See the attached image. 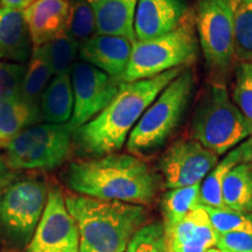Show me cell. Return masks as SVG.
<instances>
[{
  "mask_svg": "<svg viewBox=\"0 0 252 252\" xmlns=\"http://www.w3.org/2000/svg\"><path fill=\"white\" fill-rule=\"evenodd\" d=\"M15 180L14 171L7 165L4 158L0 157V191Z\"/></svg>",
  "mask_w": 252,
  "mask_h": 252,
  "instance_id": "d6a6232c",
  "label": "cell"
},
{
  "mask_svg": "<svg viewBox=\"0 0 252 252\" xmlns=\"http://www.w3.org/2000/svg\"><path fill=\"white\" fill-rule=\"evenodd\" d=\"M42 121L20 96L0 102V147H5L19 133Z\"/></svg>",
  "mask_w": 252,
  "mask_h": 252,
  "instance_id": "44dd1931",
  "label": "cell"
},
{
  "mask_svg": "<svg viewBox=\"0 0 252 252\" xmlns=\"http://www.w3.org/2000/svg\"><path fill=\"white\" fill-rule=\"evenodd\" d=\"M48 198L41 179L14 180L0 191V237L9 247L26 249L39 224Z\"/></svg>",
  "mask_w": 252,
  "mask_h": 252,
  "instance_id": "52a82bcc",
  "label": "cell"
},
{
  "mask_svg": "<svg viewBox=\"0 0 252 252\" xmlns=\"http://www.w3.org/2000/svg\"><path fill=\"white\" fill-rule=\"evenodd\" d=\"M219 162V156L196 140L173 144L159 161L165 186L169 189L200 185Z\"/></svg>",
  "mask_w": 252,
  "mask_h": 252,
  "instance_id": "7c38bea8",
  "label": "cell"
},
{
  "mask_svg": "<svg viewBox=\"0 0 252 252\" xmlns=\"http://www.w3.org/2000/svg\"><path fill=\"white\" fill-rule=\"evenodd\" d=\"M25 252H80V232L61 189L52 187L45 210Z\"/></svg>",
  "mask_w": 252,
  "mask_h": 252,
  "instance_id": "8fae6325",
  "label": "cell"
},
{
  "mask_svg": "<svg viewBox=\"0 0 252 252\" xmlns=\"http://www.w3.org/2000/svg\"><path fill=\"white\" fill-rule=\"evenodd\" d=\"M124 252H168L162 223H147L135 232Z\"/></svg>",
  "mask_w": 252,
  "mask_h": 252,
  "instance_id": "f546056e",
  "label": "cell"
},
{
  "mask_svg": "<svg viewBox=\"0 0 252 252\" xmlns=\"http://www.w3.org/2000/svg\"><path fill=\"white\" fill-rule=\"evenodd\" d=\"M197 56L195 25L188 13L184 21L165 35L133 43L131 59L122 82L147 80L179 67H187Z\"/></svg>",
  "mask_w": 252,
  "mask_h": 252,
  "instance_id": "8992f818",
  "label": "cell"
},
{
  "mask_svg": "<svg viewBox=\"0 0 252 252\" xmlns=\"http://www.w3.org/2000/svg\"><path fill=\"white\" fill-rule=\"evenodd\" d=\"M168 252H204L216 247L217 234L204 207L198 206L178 224L165 229Z\"/></svg>",
  "mask_w": 252,
  "mask_h": 252,
  "instance_id": "2e32d148",
  "label": "cell"
},
{
  "mask_svg": "<svg viewBox=\"0 0 252 252\" xmlns=\"http://www.w3.org/2000/svg\"><path fill=\"white\" fill-rule=\"evenodd\" d=\"M52 78V71L46 60L40 54L39 50L34 48L26 68V74H25L20 90V97L34 110L40 112L41 98Z\"/></svg>",
  "mask_w": 252,
  "mask_h": 252,
  "instance_id": "cb8c5ba5",
  "label": "cell"
},
{
  "mask_svg": "<svg viewBox=\"0 0 252 252\" xmlns=\"http://www.w3.org/2000/svg\"><path fill=\"white\" fill-rule=\"evenodd\" d=\"M216 248L223 252H252V231L217 234Z\"/></svg>",
  "mask_w": 252,
  "mask_h": 252,
  "instance_id": "1f68e13d",
  "label": "cell"
},
{
  "mask_svg": "<svg viewBox=\"0 0 252 252\" xmlns=\"http://www.w3.org/2000/svg\"><path fill=\"white\" fill-rule=\"evenodd\" d=\"M34 46L23 11L0 7V60L25 63Z\"/></svg>",
  "mask_w": 252,
  "mask_h": 252,
  "instance_id": "ac0fdd59",
  "label": "cell"
},
{
  "mask_svg": "<svg viewBox=\"0 0 252 252\" xmlns=\"http://www.w3.org/2000/svg\"><path fill=\"white\" fill-rule=\"evenodd\" d=\"M204 209L216 234L252 231V213L236 212L229 208L204 207Z\"/></svg>",
  "mask_w": 252,
  "mask_h": 252,
  "instance_id": "f1b7e54d",
  "label": "cell"
},
{
  "mask_svg": "<svg viewBox=\"0 0 252 252\" xmlns=\"http://www.w3.org/2000/svg\"><path fill=\"white\" fill-rule=\"evenodd\" d=\"M184 0H139L134 17L137 40H149L174 31L188 15Z\"/></svg>",
  "mask_w": 252,
  "mask_h": 252,
  "instance_id": "5bb4252c",
  "label": "cell"
},
{
  "mask_svg": "<svg viewBox=\"0 0 252 252\" xmlns=\"http://www.w3.org/2000/svg\"><path fill=\"white\" fill-rule=\"evenodd\" d=\"M64 176L68 187L83 196L140 206L152 202L159 186L151 167L132 154L111 153L74 161Z\"/></svg>",
  "mask_w": 252,
  "mask_h": 252,
  "instance_id": "7a4b0ae2",
  "label": "cell"
},
{
  "mask_svg": "<svg viewBox=\"0 0 252 252\" xmlns=\"http://www.w3.org/2000/svg\"><path fill=\"white\" fill-rule=\"evenodd\" d=\"M244 161H252V137L230 151L201 182L200 206L225 208L222 198L223 181L235 166Z\"/></svg>",
  "mask_w": 252,
  "mask_h": 252,
  "instance_id": "d6986e66",
  "label": "cell"
},
{
  "mask_svg": "<svg viewBox=\"0 0 252 252\" xmlns=\"http://www.w3.org/2000/svg\"><path fill=\"white\" fill-rule=\"evenodd\" d=\"M34 47L67 33L70 0H36L23 11Z\"/></svg>",
  "mask_w": 252,
  "mask_h": 252,
  "instance_id": "9a60e30c",
  "label": "cell"
},
{
  "mask_svg": "<svg viewBox=\"0 0 252 252\" xmlns=\"http://www.w3.org/2000/svg\"><path fill=\"white\" fill-rule=\"evenodd\" d=\"M195 27L208 68L217 77L229 74L235 60L234 27L226 0H197Z\"/></svg>",
  "mask_w": 252,
  "mask_h": 252,
  "instance_id": "9c48e42d",
  "label": "cell"
},
{
  "mask_svg": "<svg viewBox=\"0 0 252 252\" xmlns=\"http://www.w3.org/2000/svg\"><path fill=\"white\" fill-rule=\"evenodd\" d=\"M234 27L235 60L252 62V5L250 0H226Z\"/></svg>",
  "mask_w": 252,
  "mask_h": 252,
  "instance_id": "603a6c76",
  "label": "cell"
},
{
  "mask_svg": "<svg viewBox=\"0 0 252 252\" xmlns=\"http://www.w3.org/2000/svg\"><path fill=\"white\" fill-rule=\"evenodd\" d=\"M94 11L96 34L137 41L134 17L139 0H88Z\"/></svg>",
  "mask_w": 252,
  "mask_h": 252,
  "instance_id": "e0dca14e",
  "label": "cell"
},
{
  "mask_svg": "<svg viewBox=\"0 0 252 252\" xmlns=\"http://www.w3.org/2000/svg\"><path fill=\"white\" fill-rule=\"evenodd\" d=\"M225 208L252 213V161L238 163L226 174L222 185Z\"/></svg>",
  "mask_w": 252,
  "mask_h": 252,
  "instance_id": "7402d4cb",
  "label": "cell"
},
{
  "mask_svg": "<svg viewBox=\"0 0 252 252\" xmlns=\"http://www.w3.org/2000/svg\"><path fill=\"white\" fill-rule=\"evenodd\" d=\"M46 60L53 76L70 75L74 61L78 55L80 45L67 33L40 47H34Z\"/></svg>",
  "mask_w": 252,
  "mask_h": 252,
  "instance_id": "484cf974",
  "label": "cell"
},
{
  "mask_svg": "<svg viewBox=\"0 0 252 252\" xmlns=\"http://www.w3.org/2000/svg\"><path fill=\"white\" fill-rule=\"evenodd\" d=\"M70 74L74 110L68 124L75 131L99 115L117 96L124 82L83 61L75 63Z\"/></svg>",
  "mask_w": 252,
  "mask_h": 252,
  "instance_id": "30bf717a",
  "label": "cell"
},
{
  "mask_svg": "<svg viewBox=\"0 0 252 252\" xmlns=\"http://www.w3.org/2000/svg\"><path fill=\"white\" fill-rule=\"evenodd\" d=\"M36 0H0V5L2 7H7L12 9H18V11H24L31 4H33Z\"/></svg>",
  "mask_w": 252,
  "mask_h": 252,
  "instance_id": "836d02e7",
  "label": "cell"
},
{
  "mask_svg": "<svg viewBox=\"0 0 252 252\" xmlns=\"http://www.w3.org/2000/svg\"><path fill=\"white\" fill-rule=\"evenodd\" d=\"M74 130L68 124L30 126L4 147L5 160L13 171H49L70 156Z\"/></svg>",
  "mask_w": 252,
  "mask_h": 252,
  "instance_id": "ba28073f",
  "label": "cell"
},
{
  "mask_svg": "<svg viewBox=\"0 0 252 252\" xmlns=\"http://www.w3.org/2000/svg\"><path fill=\"white\" fill-rule=\"evenodd\" d=\"M133 43L123 36L94 34L80 46L78 56L81 61L122 81L130 62Z\"/></svg>",
  "mask_w": 252,
  "mask_h": 252,
  "instance_id": "4fadbf2b",
  "label": "cell"
},
{
  "mask_svg": "<svg viewBox=\"0 0 252 252\" xmlns=\"http://www.w3.org/2000/svg\"><path fill=\"white\" fill-rule=\"evenodd\" d=\"M26 68L25 63L0 62V102L20 96Z\"/></svg>",
  "mask_w": 252,
  "mask_h": 252,
  "instance_id": "4dcf8cb0",
  "label": "cell"
},
{
  "mask_svg": "<svg viewBox=\"0 0 252 252\" xmlns=\"http://www.w3.org/2000/svg\"><path fill=\"white\" fill-rule=\"evenodd\" d=\"M74 110L70 75L53 76L41 98V119L48 124H67Z\"/></svg>",
  "mask_w": 252,
  "mask_h": 252,
  "instance_id": "ffe728a7",
  "label": "cell"
},
{
  "mask_svg": "<svg viewBox=\"0 0 252 252\" xmlns=\"http://www.w3.org/2000/svg\"><path fill=\"white\" fill-rule=\"evenodd\" d=\"M191 133L194 140L219 157L252 137L243 115L229 97L225 87L220 83L208 87L200 98Z\"/></svg>",
  "mask_w": 252,
  "mask_h": 252,
  "instance_id": "5b68a950",
  "label": "cell"
},
{
  "mask_svg": "<svg viewBox=\"0 0 252 252\" xmlns=\"http://www.w3.org/2000/svg\"><path fill=\"white\" fill-rule=\"evenodd\" d=\"M250 2H251V5H252V0H250Z\"/></svg>",
  "mask_w": 252,
  "mask_h": 252,
  "instance_id": "d590c367",
  "label": "cell"
},
{
  "mask_svg": "<svg viewBox=\"0 0 252 252\" xmlns=\"http://www.w3.org/2000/svg\"><path fill=\"white\" fill-rule=\"evenodd\" d=\"M204 252H223V251H220L219 248L214 247V248H210V249H208V250H207V251H204Z\"/></svg>",
  "mask_w": 252,
  "mask_h": 252,
  "instance_id": "e575fe53",
  "label": "cell"
},
{
  "mask_svg": "<svg viewBox=\"0 0 252 252\" xmlns=\"http://www.w3.org/2000/svg\"><path fill=\"white\" fill-rule=\"evenodd\" d=\"M194 84V72L186 67L161 91L128 135L127 151L132 156L149 154L165 143L184 117Z\"/></svg>",
  "mask_w": 252,
  "mask_h": 252,
  "instance_id": "277c9868",
  "label": "cell"
},
{
  "mask_svg": "<svg viewBox=\"0 0 252 252\" xmlns=\"http://www.w3.org/2000/svg\"><path fill=\"white\" fill-rule=\"evenodd\" d=\"M185 68L171 69L147 80L124 82L117 96L99 115L74 131L77 149L94 158L118 152L147 108Z\"/></svg>",
  "mask_w": 252,
  "mask_h": 252,
  "instance_id": "6da1fadb",
  "label": "cell"
},
{
  "mask_svg": "<svg viewBox=\"0 0 252 252\" xmlns=\"http://www.w3.org/2000/svg\"><path fill=\"white\" fill-rule=\"evenodd\" d=\"M200 185L171 189L163 195L161 212L163 226L169 229L185 219L189 213L200 206Z\"/></svg>",
  "mask_w": 252,
  "mask_h": 252,
  "instance_id": "d4e9b609",
  "label": "cell"
},
{
  "mask_svg": "<svg viewBox=\"0 0 252 252\" xmlns=\"http://www.w3.org/2000/svg\"><path fill=\"white\" fill-rule=\"evenodd\" d=\"M96 33L94 11L88 0H70V19L67 34L82 45Z\"/></svg>",
  "mask_w": 252,
  "mask_h": 252,
  "instance_id": "4316f807",
  "label": "cell"
},
{
  "mask_svg": "<svg viewBox=\"0 0 252 252\" xmlns=\"http://www.w3.org/2000/svg\"><path fill=\"white\" fill-rule=\"evenodd\" d=\"M80 232V252H124L135 232L146 224L144 206L70 195L65 197Z\"/></svg>",
  "mask_w": 252,
  "mask_h": 252,
  "instance_id": "3957f363",
  "label": "cell"
},
{
  "mask_svg": "<svg viewBox=\"0 0 252 252\" xmlns=\"http://www.w3.org/2000/svg\"><path fill=\"white\" fill-rule=\"evenodd\" d=\"M232 102L243 115L252 133V62H241L236 68Z\"/></svg>",
  "mask_w": 252,
  "mask_h": 252,
  "instance_id": "83f0119b",
  "label": "cell"
}]
</instances>
